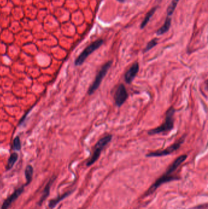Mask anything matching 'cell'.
Returning <instances> with one entry per match:
<instances>
[{
	"label": "cell",
	"instance_id": "ac0fdd59",
	"mask_svg": "<svg viewBox=\"0 0 208 209\" xmlns=\"http://www.w3.org/2000/svg\"><path fill=\"white\" fill-rule=\"evenodd\" d=\"M157 44H158V39L155 38V39H152L147 45V46L144 50V52H147V51H150L153 47L156 46Z\"/></svg>",
	"mask_w": 208,
	"mask_h": 209
},
{
	"label": "cell",
	"instance_id": "30bf717a",
	"mask_svg": "<svg viewBox=\"0 0 208 209\" xmlns=\"http://www.w3.org/2000/svg\"><path fill=\"white\" fill-rule=\"evenodd\" d=\"M187 157V155H182L181 156H179V157H178L174 161L173 163L169 166V168H168V169L167 170L165 174L167 175H170L172 173H174V171L185 161Z\"/></svg>",
	"mask_w": 208,
	"mask_h": 209
},
{
	"label": "cell",
	"instance_id": "ba28073f",
	"mask_svg": "<svg viewBox=\"0 0 208 209\" xmlns=\"http://www.w3.org/2000/svg\"><path fill=\"white\" fill-rule=\"evenodd\" d=\"M174 179H175V178L174 177H173V176H171L170 175H167V174H164L162 177H161L159 179H158L156 180V182L148 190V191H147V193L146 195H150L151 193H153L154 191H155L156 190L159 186H160L162 184H163L168 182H170V181H172V180H174Z\"/></svg>",
	"mask_w": 208,
	"mask_h": 209
},
{
	"label": "cell",
	"instance_id": "4fadbf2b",
	"mask_svg": "<svg viewBox=\"0 0 208 209\" xmlns=\"http://www.w3.org/2000/svg\"><path fill=\"white\" fill-rule=\"evenodd\" d=\"M54 181V179H52V180H50L49 181V182L48 183V184L46 185L45 189H44V191L43 192V194L42 195V197L40 199V201H39V204H41L44 201V200L46 199V197L48 196L49 194V190H50V187H51V185L52 184V183Z\"/></svg>",
	"mask_w": 208,
	"mask_h": 209
},
{
	"label": "cell",
	"instance_id": "2e32d148",
	"mask_svg": "<svg viewBox=\"0 0 208 209\" xmlns=\"http://www.w3.org/2000/svg\"><path fill=\"white\" fill-rule=\"evenodd\" d=\"M18 158V155L17 153H12L8 160V165H7V169H10L13 167L14 164L17 161Z\"/></svg>",
	"mask_w": 208,
	"mask_h": 209
},
{
	"label": "cell",
	"instance_id": "d6986e66",
	"mask_svg": "<svg viewBox=\"0 0 208 209\" xmlns=\"http://www.w3.org/2000/svg\"><path fill=\"white\" fill-rule=\"evenodd\" d=\"M13 149L16 151H20L21 149V142L18 137H15L13 142Z\"/></svg>",
	"mask_w": 208,
	"mask_h": 209
},
{
	"label": "cell",
	"instance_id": "e0dca14e",
	"mask_svg": "<svg viewBox=\"0 0 208 209\" xmlns=\"http://www.w3.org/2000/svg\"><path fill=\"white\" fill-rule=\"evenodd\" d=\"M179 0H173L171 3V4H170V6L168 7L167 10V13L168 16H170L173 14L176 6L178 4V3L179 2Z\"/></svg>",
	"mask_w": 208,
	"mask_h": 209
},
{
	"label": "cell",
	"instance_id": "7a4b0ae2",
	"mask_svg": "<svg viewBox=\"0 0 208 209\" xmlns=\"http://www.w3.org/2000/svg\"><path fill=\"white\" fill-rule=\"evenodd\" d=\"M112 136L111 135H108L100 139L95 146L94 151L93 153L92 156L90 158V160L87 163V166H90L99 158L101 151L103 150L104 147L111 141Z\"/></svg>",
	"mask_w": 208,
	"mask_h": 209
},
{
	"label": "cell",
	"instance_id": "7c38bea8",
	"mask_svg": "<svg viewBox=\"0 0 208 209\" xmlns=\"http://www.w3.org/2000/svg\"><path fill=\"white\" fill-rule=\"evenodd\" d=\"M157 8H158V7H154V8H152L150 11L147 13V14L145 17L143 22H142L141 24H140V28L141 29H143L146 26V25L148 24L149 21L150 20L151 18L154 14V12L156 11Z\"/></svg>",
	"mask_w": 208,
	"mask_h": 209
},
{
	"label": "cell",
	"instance_id": "9a60e30c",
	"mask_svg": "<svg viewBox=\"0 0 208 209\" xmlns=\"http://www.w3.org/2000/svg\"><path fill=\"white\" fill-rule=\"evenodd\" d=\"M33 172H34V169H33V168L32 167V166H31V165L27 166V167L26 168V169H25V172H24L26 179L27 181V184H29V182H31L32 178H33Z\"/></svg>",
	"mask_w": 208,
	"mask_h": 209
},
{
	"label": "cell",
	"instance_id": "6da1fadb",
	"mask_svg": "<svg viewBox=\"0 0 208 209\" xmlns=\"http://www.w3.org/2000/svg\"><path fill=\"white\" fill-rule=\"evenodd\" d=\"M174 113L175 109L174 107H170L166 112L165 122L160 126L149 130L148 131V134L149 135H154L171 131L174 127Z\"/></svg>",
	"mask_w": 208,
	"mask_h": 209
},
{
	"label": "cell",
	"instance_id": "8992f818",
	"mask_svg": "<svg viewBox=\"0 0 208 209\" xmlns=\"http://www.w3.org/2000/svg\"><path fill=\"white\" fill-rule=\"evenodd\" d=\"M128 98V93L124 84H119L114 94V100L116 105L118 107L122 106Z\"/></svg>",
	"mask_w": 208,
	"mask_h": 209
},
{
	"label": "cell",
	"instance_id": "3957f363",
	"mask_svg": "<svg viewBox=\"0 0 208 209\" xmlns=\"http://www.w3.org/2000/svg\"><path fill=\"white\" fill-rule=\"evenodd\" d=\"M112 64V61H109L107 62L106 63H105L102 66L101 69L100 70V71L97 73L92 85L90 86V88L88 90L89 95H92L98 89V88L100 87V86L102 82V80H103L105 76L106 75L108 70L111 67Z\"/></svg>",
	"mask_w": 208,
	"mask_h": 209
},
{
	"label": "cell",
	"instance_id": "9c48e42d",
	"mask_svg": "<svg viewBox=\"0 0 208 209\" xmlns=\"http://www.w3.org/2000/svg\"><path fill=\"white\" fill-rule=\"evenodd\" d=\"M23 190H24V186H22V187L16 190L9 197L5 200L2 206L1 209H8L11 205L12 203L20 196V195L23 193Z\"/></svg>",
	"mask_w": 208,
	"mask_h": 209
},
{
	"label": "cell",
	"instance_id": "277c9868",
	"mask_svg": "<svg viewBox=\"0 0 208 209\" xmlns=\"http://www.w3.org/2000/svg\"><path fill=\"white\" fill-rule=\"evenodd\" d=\"M104 43V40L103 39H98L93 42L91 45H89L87 47H86L84 51L81 53L80 55L76 58L75 62V64L76 66H81L86 59L89 57L90 55H91L93 52L96 51L98 49L100 46H101Z\"/></svg>",
	"mask_w": 208,
	"mask_h": 209
},
{
	"label": "cell",
	"instance_id": "5b68a950",
	"mask_svg": "<svg viewBox=\"0 0 208 209\" xmlns=\"http://www.w3.org/2000/svg\"><path fill=\"white\" fill-rule=\"evenodd\" d=\"M185 137H186V135H183L180 139L178 140L176 142H175L170 146L168 147L167 149H165L164 150L150 152V153H147L146 156L147 157H162V156H166V155H170L174 152L179 149V148L181 147L182 144L185 142Z\"/></svg>",
	"mask_w": 208,
	"mask_h": 209
},
{
	"label": "cell",
	"instance_id": "ffe728a7",
	"mask_svg": "<svg viewBox=\"0 0 208 209\" xmlns=\"http://www.w3.org/2000/svg\"><path fill=\"white\" fill-rule=\"evenodd\" d=\"M117 1H118L120 3H125L126 0H117Z\"/></svg>",
	"mask_w": 208,
	"mask_h": 209
},
{
	"label": "cell",
	"instance_id": "52a82bcc",
	"mask_svg": "<svg viewBox=\"0 0 208 209\" xmlns=\"http://www.w3.org/2000/svg\"><path fill=\"white\" fill-rule=\"evenodd\" d=\"M139 70V63L138 62H136L131 66V67L127 70V72L125 73L124 76L125 82L127 84L131 83L135 78V77H136L137 74L138 73Z\"/></svg>",
	"mask_w": 208,
	"mask_h": 209
},
{
	"label": "cell",
	"instance_id": "8fae6325",
	"mask_svg": "<svg viewBox=\"0 0 208 209\" xmlns=\"http://www.w3.org/2000/svg\"><path fill=\"white\" fill-rule=\"evenodd\" d=\"M171 19L170 17H167L165 19V21L164 22V24H163L162 27H161L156 32V34L158 35H162L167 32L169 31L170 26H171Z\"/></svg>",
	"mask_w": 208,
	"mask_h": 209
},
{
	"label": "cell",
	"instance_id": "5bb4252c",
	"mask_svg": "<svg viewBox=\"0 0 208 209\" xmlns=\"http://www.w3.org/2000/svg\"><path fill=\"white\" fill-rule=\"evenodd\" d=\"M69 192H68V193H65V194H64V195H61V196H58V197L55 198V199L51 200V201L49 202V207L51 209L54 208V207L58 204V203H59L60 201H61L63 200L64 198H65V197H67V196H69Z\"/></svg>",
	"mask_w": 208,
	"mask_h": 209
}]
</instances>
